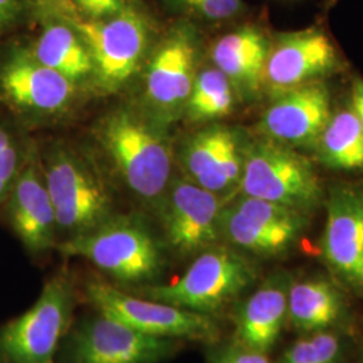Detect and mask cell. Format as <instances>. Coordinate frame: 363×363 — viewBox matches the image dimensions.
Segmentation results:
<instances>
[{
	"instance_id": "31",
	"label": "cell",
	"mask_w": 363,
	"mask_h": 363,
	"mask_svg": "<svg viewBox=\"0 0 363 363\" xmlns=\"http://www.w3.org/2000/svg\"><path fill=\"white\" fill-rule=\"evenodd\" d=\"M81 19H103L118 13L125 0H73Z\"/></svg>"
},
{
	"instance_id": "28",
	"label": "cell",
	"mask_w": 363,
	"mask_h": 363,
	"mask_svg": "<svg viewBox=\"0 0 363 363\" xmlns=\"http://www.w3.org/2000/svg\"><path fill=\"white\" fill-rule=\"evenodd\" d=\"M208 363H272L268 354L233 340L208 350Z\"/></svg>"
},
{
	"instance_id": "18",
	"label": "cell",
	"mask_w": 363,
	"mask_h": 363,
	"mask_svg": "<svg viewBox=\"0 0 363 363\" xmlns=\"http://www.w3.org/2000/svg\"><path fill=\"white\" fill-rule=\"evenodd\" d=\"M7 220L27 252L38 255L55 244L57 222L42 169L27 157L6 199Z\"/></svg>"
},
{
	"instance_id": "7",
	"label": "cell",
	"mask_w": 363,
	"mask_h": 363,
	"mask_svg": "<svg viewBox=\"0 0 363 363\" xmlns=\"http://www.w3.org/2000/svg\"><path fill=\"white\" fill-rule=\"evenodd\" d=\"M42 172L57 230H64L72 238L91 232L112 217V199L104 182L82 157L66 150H54L46 157Z\"/></svg>"
},
{
	"instance_id": "26",
	"label": "cell",
	"mask_w": 363,
	"mask_h": 363,
	"mask_svg": "<svg viewBox=\"0 0 363 363\" xmlns=\"http://www.w3.org/2000/svg\"><path fill=\"white\" fill-rule=\"evenodd\" d=\"M27 156L18 133L0 121V206L4 205Z\"/></svg>"
},
{
	"instance_id": "24",
	"label": "cell",
	"mask_w": 363,
	"mask_h": 363,
	"mask_svg": "<svg viewBox=\"0 0 363 363\" xmlns=\"http://www.w3.org/2000/svg\"><path fill=\"white\" fill-rule=\"evenodd\" d=\"M235 104V89L218 67L198 72L184 112L194 121L229 116Z\"/></svg>"
},
{
	"instance_id": "21",
	"label": "cell",
	"mask_w": 363,
	"mask_h": 363,
	"mask_svg": "<svg viewBox=\"0 0 363 363\" xmlns=\"http://www.w3.org/2000/svg\"><path fill=\"white\" fill-rule=\"evenodd\" d=\"M349 304L345 289L331 277L311 276L294 280L288 298V323L307 335L335 331L346 325Z\"/></svg>"
},
{
	"instance_id": "12",
	"label": "cell",
	"mask_w": 363,
	"mask_h": 363,
	"mask_svg": "<svg viewBox=\"0 0 363 363\" xmlns=\"http://www.w3.org/2000/svg\"><path fill=\"white\" fill-rule=\"evenodd\" d=\"M178 340L143 334L116 319H86L67 343L70 363H160L178 350Z\"/></svg>"
},
{
	"instance_id": "6",
	"label": "cell",
	"mask_w": 363,
	"mask_h": 363,
	"mask_svg": "<svg viewBox=\"0 0 363 363\" xmlns=\"http://www.w3.org/2000/svg\"><path fill=\"white\" fill-rule=\"evenodd\" d=\"M73 308L74 289L60 273L46 281L33 307L0 328V358L6 363H54Z\"/></svg>"
},
{
	"instance_id": "33",
	"label": "cell",
	"mask_w": 363,
	"mask_h": 363,
	"mask_svg": "<svg viewBox=\"0 0 363 363\" xmlns=\"http://www.w3.org/2000/svg\"><path fill=\"white\" fill-rule=\"evenodd\" d=\"M362 355H363V340H362Z\"/></svg>"
},
{
	"instance_id": "13",
	"label": "cell",
	"mask_w": 363,
	"mask_h": 363,
	"mask_svg": "<svg viewBox=\"0 0 363 363\" xmlns=\"http://www.w3.org/2000/svg\"><path fill=\"white\" fill-rule=\"evenodd\" d=\"M225 205L222 195L214 194L190 179L175 182L160 203L171 249L181 256H194L218 245Z\"/></svg>"
},
{
	"instance_id": "1",
	"label": "cell",
	"mask_w": 363,
	"mask_h": 363,
	"mask_svg": "<svg viewBox=\"0 0 363 363\" xmlns=\"http://www.w3.org/2000/svg\"><path fill=\"white\" fill-rule=\"evenodd\" d=\"M99 138L130 191L147 203H162L172 172L166 133L142 113L120 108L103 120Z\"/></svg>"
},
{
	"instance_id": "5",
	"label": "cell",
	"mask_w": 363,
	"mask_h": 363,
	"mask_svg": "<svg viewBox=\"0 0 363 363\" xmlns=\"http://www.w3.org/2000/svg\"><path fill=\"white\" fill-rule=\"evenodd\" d=\"M72 25L89 48L97 86L108 93L121 89L139 70L150 46L151 27L145 13L127 1L115 15L78 19Z\"/></svg>"
},
{
	"instance_id": "29",
	"label": "cell",
	"mask_w": 363,
	"mask_h": 363,
	"mask_svg": "<svg viewBox=\"0 0 363 363\" xmlns=\"http://www.w3.org/2000/svg\"><path fill=\"white\" fill-rule=\"evenodd\" d=\"M34 16L28 0H0V39Z\"/></svg>"
},
{
	"instance_id": "27",
	"label": "cell",
	"mask_w": 363,
	"mask_h": 363,
	"mask_svg": "<svg viewBox=\"0 0 363 363\" xmlns=\"http://www.w3.org/2000/svg\"><path fill=\"white\" fill-rule=\"evenodd\" d=\"M182 13L206 21H225L240 13L242 0H169Z\"/></svg>"
},
{
	"instance_id": "8",
	"label": "cell",
	"mask_w": 363,
	"mask_h": 363,
	"mask_svg": "<svg viewBox=\"0 0 363 363\" xmlns=\"http://www.w3.org/2000/svg\"><path fill=\"white\" fill-rule=\"evenodd\" d=\"M308 226V214L247 195L226 203L220 216L222 240L261 259L286 256Z\"/></svg>"
},
{
	"instance_id": "4",
	"label": "cell",
	"mask_w": 363,
	"mask_h": 363,
	"mask_svg": "<svg viewBox=\"0 0 363 363\" xmlns=\"http://www.w3.org/2000/svg\"><path fill=\"white\" fill-rule=\"evenodd\" d=\"M238 187L241 195L308 216L325 202L323 184L311 162L298 150L267 138L247 143Z\"/></svg>"
},
{
	"instance_id": "2",
	"label": "cell",
	"mask_w": 363,
	"mask_h": 363,
	"mask_svg": "<svg viewBox=\"0 0 363 363\" xmlns=\"http://www.w3.org/2000/svg\"><path fill=\"white\" fill-rule=\"evenodd\" d=\"M259 277L257 264L241 250L216 245L199 253L177 281L138 291L142 298L213 316L232 306Z\"/></svg>"
},
{
	"instance_id": "9",
	"label": "cell",
	"mask_w": 363,
	"mask_h": 363,
	"mask_svg": "<svg viewBox=\"0 0 363 363\" xmlns=\"http://www.w3.org/2000/svg\"><path fill=\"white\" fill-rule=\"evenodd\" d=\"M86 298L100 313L152 337L216 345L220 327L213 316L125 294L105 280H91Z\"/></svg>"
},
{
	"instance_id": "22",
	"label": "cell",
	"mask_w": 363,
	"mask_h": 363,
	"mask_svg": "<svg viewBox=\"0 0 363 363\" xmlns=\"http://www.w3.org/2000/svg\"><path fill=\"white\" fill-rule=\"evenodd\" d=\"M28 49L40 64L58 72L76 86L94 77L89 48L69 22L43 21V30Z\"/></svg>"
},
{
	"instance_id": "17",
	"label": "cell",
	"mask_w": 363,
	"mask_h": 363,
	"mask_svg": "<svg viewBox=\"0 0 363 363\" xmlns=\"http://www.w3.org/2000/svg\"><path fill=\"white\" fill-rule=\"evenodd\" d=\"M247 145L238 130L220 124L208 125L184 144L182 163L190 181L223 195L240 186Z\"/></svg>"
},
{
	"instance_id": "32",
	"label": "cell",
	"mask_w": 363,
	"mask_h": 363,
	"mask_svg": "<svg viewBox=\"0 0 363 363\" xmlns=\"http://www.w3.org/2000/svg\"><path fill=\"white\" fill-rule=\"evenodd\" d=\"M351 111L358 117L363 128V79H355L352 84Z\"/></svg>"
},
{
	"instance_id": "20",
	"label": "cell",
	"mask_w": 363,
	"mask_h": 363,
	"mask_svg": "<svg viewBox=\"0 0 363 363\" xmlns=\"http://www.w3.org/2000/svg\"><path fill=\"white\" fill-rule=\"evenodd\" d=\"M272 39L256 25H245L222 35L211 49L216 67L229 78L235 91L247 99L264 91L265 66Z\"/></svg>"
},
{
	"instance_id": "10",
	"label": "cell",
	"mask_w": 363,
	"mask_h": 363,
	"mask_svg": "<svg viewBox=\"0 0 363 363\" xmlns=\"http://www.w3.org/2000/svg\"><path fill=\"white\" fill-rule=\"evenodd\" d=\"M76 85L43 64L28 46L11 45L0 52V103L25 124H38L70 105Z\"/></svg>"
},
{
	"instance_id": "25",
	"label": "cell",
	"mask_w": 363,
	"mask_h": 363,
	"mask_svg": "<svg viewBox=\"0 0 363 363\" xmlns=\"http://www.w3.org/2000/svg\"><path fill=\"white\" fill-rule=\"evenodd\" d=\"M345 346L335 331L307 334L288 347L277 363H342Z\"/></svg>"
},
{
	"instance_id": "30",
	"label": "cell",
	"mask_w": 363,
	"mask_h": 363,
	"mask_svg": "<svg viewBox=\"0 0 363 363\" xmlns=\"http://www.w3.org/2000/svg\"><path fill=\"white\" fill-rule=\"evenodd\" d=\"M34 16L42 21L60 19L69 23H74L81 19L73 0H28Z\"/></svg>"
},
{
	"instance_id": "11",
	"label": "cell",
	"mask_w": 363,
	"mask_h": 363,
	"mask_svg": "<svg viewBox=\"0 0 363 363\" xmlns=\"http://www.w3.org/2000/svg\"><path fill=\"white\" fill-rule=\"evenodd\" d=\"M322 257L345 291L363 298V190L337 184L325 199Z\"/></svg>"
},
{
	"instance_id": "3",
	"label": "cell",
	"mask_w": 363,
	"mask_h": 363,
	"mask_svg": "<svg viewBox=\"0 0 363 363\" xmlns=\"http://www.w3.org/2000/svg\"><path fill=\"white\" fill-rule=\"evenodd\" d=\"M58 250L66 257L89 259L123 284L152 283L164 268L155 237L132 218L111 217L88 233L67 238Z\"/></svg>"
},
{
	"instance_id": "19",
	"label": "cell",
	"mask_w": 363,
	"mask_h": 363,
	"mask_svg": "<svg viewBox=\"0 0 363 363\" xmlns=\"http://www.w3.org/2000/svg\"><path fill=\"white\" fill-rule=\"evenodd\" d=\"M294 280L292 273L276 271L238 304L234 340L265 354L272 350L288 325V298Z\"/></svg>"
},
{
	"instance_id": "23",
	"label": "cell",
	"mask_w": 363,
	"mask_h": 363,
	"mask_svg": "<svg viewBox=\"0 0 363 363\" xmlns=\"http://www.w3.org/2000/svg\"><path fill=\"white\" fill-rule=\"evenodd\" d=\"M327 169H363V128L351 109L331 115L313 148Z\"/></svg>"
},
{
	"instance_id": "16",
	"label": "cell",
	"mask_w": 363,
	"mask_h": 363,
	"mask_svg": "<svg viewBox=\"0 0 363 363\" xmlns=\"http://www.w3.org/2000/svg\"><path fill=\"white\" fill-rule=\"evenodd\" d=\"M331 115L328 86L313 81L274 97L259 121V130L264 138L295 150L315 148Z\"/></svg>"
},
{
	"instance_id": "14",
	"label": "cell",
	"mask_w": 363,
	"mask_h": 363,
	"mask_svg": "<svg viewBox=\"0 0 363 363\" xmlns=\"http://www.w3.org/2000/svg\"><path fill=\"white\" fill-rule=\"evenodd\" d=\"M337 67V48L320 28L284 33L272 39L264 91L274 99L301 85L322 81Z\"/></svg>"
},
{
	"instance_id": "15",
	"label": "cell",
	"mask_w": 363,
	"mask_h": 363,
	"mask_svg": "<svg viewBox=\"0 0 363 363\" xmlns=\"http://www.w3.org/2000/svg\"><path fill=\"white\" fill-rule=\"evenodd\" d=\"M198 34L193 25L182 22L159 43L145 76V96L163 117L184 112L196 76Z\"/></svg>"
}]
</instances>
